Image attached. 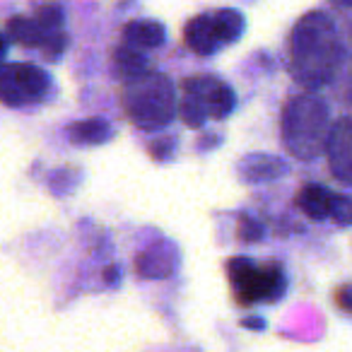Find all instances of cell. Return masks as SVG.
I'll return each mask as SVG.
<instances>
[{
  "instance_id": "11",
  "label": "cell",
  "mask_w": 352,
  "mask_h": 352,
  "mask_svg": "<svg viewBox=\"0 0 352 352\" xmlns=\"http://www.w3.org/2000/svg\"><path fill=\"white\" fill-rule=\"evenodd\" d=\"M121 36L128 49H135V51L157 49V46L164 44L166 30H164V25L157 20H133L123 27Z\"/></svg>"
},
{
  "instance_id": "10",
  "label": "cell",
  "mask_w": 352,
  "mask_h": 352,
  "mask_svg": "<svg viewBox=\"0 0 352 352\" xmlns=\"http://www.w3.org/2000/svg\"><path fill=\"white\" fill-rule=\"evenodd\" d=\"M241 182L246 184H265L275 182L280 176L287 174V162L280 160L273 155H263V152H254V155H246L244 160L236 166Z\"/></svg>"
},
{
  "instance_id": "13",
  "label": "cell",
  "mask_w": 352,
  "mask_h": 352,
  "mask_svg": "<svg viewBox=\"0 0 352 352\" xmlns=\"http://www.w3.org/2000/svg\"><path fill=\"white\" fill-rule=\"evenodd\" d=\"M113 128L104 118H87V121H78L68 128V138L75 145H102V142L111 140Z\"/></svg>"
},
{
  "instance_id": "9",
  "label": "cell",
  "mask_w": 352,
  "mask_h": 352,
  "mask_svg": "<svg viewBox=\"0 0 352 352\" xmlns=\"http://www.w3.org/2000/svg\"><path fill=\"white\" fill-rule=\"evenodd\" d=\"M179 265V251L171 241L160 239L155 244H150L140 256L135 258L138 275L145 280H164Z\"/></svg>"
},
{
  "instance_id": "14",
  "label": "cell",
  "mask_w": 352,
  "mask_h": 352,
  "mask_svg": "<svg viewBox=\"0 0 352 352\" xmlns=\"http://www.w3.org/2000/svg\"><path fill=\"white\" fill-rule=\"evenodd\" d=\"M113 63H116V73L121 75L126 82H128V80L140 78V75H145L147 70H150L145 56H142L140 51H135V49H128V46L116 49V54H113Z\"/></svg>"
},
{
  "instance_id": "21",
  "label": "cell",
  "mask_w": 352,
  "mask_h": 352,
  "mask_svg": "<svg viewBox=\"0 0 352 352\" xmlns=\"http://www.w3.org/2000/svg\"><path fill=\"white\" fill-rule=\"evenodd\" d=\"M350 34H352V22H350Z\"/></svg>"
},
{
  "instance_id": "16",
  "label": "cell",
  "mask_w": 352,
  "mask_h": 352,
  "mask_svg": "<svg viewBox=\"0 0 352 352\" xmlns=\"http://www.w3.org/2000/svg\"><path fill=\"white\" fill-rule=\"evenodd\" d=\"M34 20L39 22V27L46 34H56V32H60V25H63V8H58V6L39 8Z\"/></svg>"
},
{
  "instance_id": "18",
  "label": "cell",
  "mask_w": 352,
  "mask_h": 352,
  "mask_svg": "<svg viewBox=\"0 0 352 352\" xmlns=\"http://www.w3.org/2000/svg\"><path fill=\"white\" fill-rule=\"evenodd\" d=\"M263 236V227L249 215H241L239 217V239L246 241V244H254V241H261Z\"/></svg>"
},
{
  "instance_id": "15",
  "label": "cell",
  "mask_w": 352,
  "mask_h": 352,
  "mask_svg": "<svg viewBox=\"0 0 352 352\" xmlns=\"http://www.w3.org/2000/svg\"><path fill=\"white\" fill-rule=\"evenodd\" d=\"M8 32H10L12 41H20V44H25V46H39V49L46 36H51L41 30L39 22L30 20V17H12V20L8 22Z\"/></svg>"
},
{
  "instance_id": "6",
  "label": "cell",
  "mask_w": 352,
  "mask_h": 352,
  "mask_svg": "<svg viewBox=\"0 0 352 352\" xmlns=\"http://www.w3.org/2000/svg\"><path fill=\"white\" fill-rule=\"evenodd\" d=\"M51 92L46 70L32 63H8L0 68V102L6 107H30Z\"/></svg>"
},
{
  "instance_id": "12",
  "label": "cell",
  "mask_w": 352,
  "mask_h": 352,
  "mask_svg": "<svg viewBox=\"0 0 352 352\" xmlns=\"http://www.w3.org/2000/svg\"><path fill=\"white\" fill-rule=\"evenodd\" d=\"M336 193H331L321 184H307L297 193V208L311 220H328Z\"/></svg>"
},
{
  "instance_id": "8",
  "label": "cell",
  "mask_w": 352,
  "mask_h": 352,
  "mask_svg": "<svg viewBox=\"0 0 352 352\" xmlns=\"http://www.w3.org/2000/svg\"><path fill=\"white\" fill-rule=\"evenodd\" d=\"M326 157L331 174L340 184L352 186V118H340L333 123L326 142Z\"/></svg>"
},
{
  "instance_id": "1",
  "label": "cell",
  "mask_w": 352,
  "mask_h": 352,
  "mask_svg": "<svg viewBox=\"0 0 352 352\" xmlns=\"http://www.w3.org/2000/svg\"><path fill=\"white\" fill-rule=\"evenodd\" d=\"M342 46L336 22L321 10H311L297 20L289 34V70L309 92L326 87L340 63Z\"/></svg>"
},
{
  "instance_id": "3",
  "label": "cell",
  "mask_w": 352,
  "mask_h": 352,
  "mask_svg": "<svg viewBox=\"0 0 352 352\" xmlns=\"http://www.w3.org/2000/svg\"><path fill=\"white\" fill-rule=\"evenodd\" d=\"M123 109L131 123L140 131L155 133L174 121L176 94L174 82L160 70H147L123 85Z\"/></svg>"
},
{
  "instance_id": "19",
  "label": "cell",
  "mask_w": 352,
  "mask_h": 352,
  "mask_svg": "<svg viewBox=\"0 0 352 352\" xmlns=\"http://www.w3.org/2000/svg\"><path fill=\"white\" fill-rule=\"evenodd\" d=\"M65 46H68V36L63 32H56V34L46 36L44 44H41V51H44V56L49 60H56L65 51Z\"/></svg>"
},
{
  "instance_id": "17",
  "label": "cell",
  "mask_w": 352,
  "mask_h": 352,
  "mask_svg": "<svg viewBox=\"0 0 352 352\" xmlns=\"http://www.w3.org/2000/svg\"><path fill=\"white\" fill-rule=\"evenodd\" d=\"M338 227H350L352 225V198L350 196H338L333 198V206H331V217Z\"/></svg>"
},
{
  "instance_id": "5",
  "label": "cell",
  "mask_w": 352,
  "mask_h": 352,
  "mask_svg": "<svg viewBox=\"0 0 352 352\" xmlns=\"http://www.w3.org/2000/svg\"><path fill=\"white\" fill-rule=\"evenodd\" d=\"M246 30V20L239 10L222 8V10L201 12L193 20H188L184 30L186 46L198 56H215L225 46L241 39Z\"/></svg>"
},
{
  "instance_id": "7",
  "label": "cell",
  "mask_w": 352,
  "mask_h": 352,
  "mask_svg": "<svg viewBox=\"0 0 352 352\" xmlns=\"http://www.w3.org/2000/svg\"><path fill=\"white\" fill-rule=\"evenodd\" d=\"M184 89H186V99L198 104L208 118H217V121L227 118L236 107L234 89L227 82H222L220 78H212V75L188 78L184 82Z\"/></svg>"
},
{
  "instance_id": "2",
  "label": "cell",
  "mask_w": 352,
  "mask_h": 352,
  "mask_svg": "<svg viewBox=\"0 0 352 352\" xmlns=\"http://www.w3.org/2000/svg\"><path fill=\"white\" fill-rule=\"evenodd\" d=\"M328 107L314 94H297L283 109V142L297 160H316L331 135Z\"/></svg>"
},
{
  "instance_id": "4",
  "label": "cell",
  "mask_w": 352,
  "mask_h": 352,
  "mask_svg": "<svg viewBox=\"0 0 352 352\" xmlns=\"http://www.w3.org/2000/svg\"><path fill=\"white\" fill-rule=\"evenodd\" d=\"M227 278L234 287L236 302L244 307L261 302H278L287 287V278L278 263L256 265L244 256H236L227 263Z\"/></svg>"
},
{
  "instance_id": "20",
  "label": "cell",
  "mask_w": 352,
  "mask_h": 352,
  "mask_svg": "<svg viewBox=\"0 0 352 352\" xmlns=\"http://www.w3.org/2000/svg\"><path fill=\"white\" fill-rule=\"evenodd\" d=\"M336 302L342 311L352 314V285H342L340 289L336 292Z\"/></svg>"
}]
</instances>
